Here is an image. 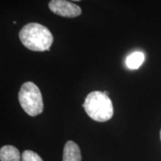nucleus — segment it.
<instances>
[{
	"label": "nucleus",
	"instance_id": "obj_4",
	"mask_svg": "<svg viewBox=\"0 0 161 161\" xmlns=\"http://www.w3.org/2000/svg\"><path fill=\"white\" fill-rule=\"evenodd\" d=\"M49 8L55 14L67 18L77 17L82 12L79 6L66 0H51Z\"/></svg>",
	"mask_w": 161,
	"mask_h": 161
},
{
	"label": "nucleus",
	"instance_id": "obj_8",
	"mask_svg": "<svg viewBox=\"0 0 161 161\" xmlns=\"http://www.w3.org/2000/svg\"><path fill=\"white\" fill-rule=\"evenodd\" d=\"M22 161H43L37 153L33 151L26 150L22 154Z\"/></svg>",
	"mask_w": 161,
	"mask_h": 161
},
{
	"label": "nucleus",
	"instance_id": "obj_9",
	"mask_svg": "<svg viewBox=\"0 0 161 161\" xmlns=\"http://www.w3.org/2000/svg\"><path fill=\"white\" fill-rule=\"evenodd\" d=\"M72 1H74V2H80V1H81V0H72Z\"/></svg>",
	"mask_w": 161,
	"mask_h": 161
},
{
	"label": "nucleus",
	"instance_id": "obj_10",
	"mask_svg": "<svg viewBox=\"0 0 161 161\" xmlns=\"http://www.w3.org/2000/svg\"><path fill=\"white\" fill-rule=\"evenodd\" d=\"M104 92L106 94L107 96H108V91H105V92Z\"/></svg>",
	"mask_w": 161,
	"mask_h": 161
},
{
	"label": "nucleus",
	"instance_id": "obj_7",
	"mask_svg": "<svg viewBox=\"0 0 161 161\" xmlns=\"http://www.w3.org/2000/svg\"><path fill=\"white\" fill-rule=\"evenodd\" d=\"M145 56L142 52H136L128 56L126 60V65L129 69H136L143 63Z\"/></svg>",
	"mask_w": 161,
	"mask_h": 161
},
{
	"label": "nucleus",
	"instance_id": "obj_5",
	"mask_svg": "<svg viewBox=\"0 0 161 161\" xmlns=\"http://www.w3.org/2000/svg\"><path fill=\"white\" fill-rule=\"evenodd\" d=\"M63 161H81L79 146L73 141H68L64 146Z\"/></svg>",
	"mask_w": 161,
	"mask_h": 161
},
{
	"label": "nucleus",
	"instance_id": "obj_6",
	"mask_svg": "<svg viewBox=\"0 0 161 161\" xmlns=\"http://www.w3.org/2000/svg\"><path fill=\"white\" fill-rule=\"evenodd\" d=\"M1 161H21L19 150L13 146H5L0 150Z\"/></svg>",
	"mask_w": 161,
	"mask_h": 161
},
{
	"label": "nucleus",
	"instance_id": "obj_11",
	"mask_svg": "<svg viewBox=\"0 0 161 161\" xmlns=\"http://www.w3.org/2000/svg\"><path fill=\"white\" fill-rule=\"evenodd\" d=\"M160 140H161V130H160Z\"/></svg>",
	"mask_w": 161,
	"mask_h": 161
},
{
	"label": "nucleus",
	"instance_id": "obj_3",
	"mask_svg": "<svg viewBox=\"0 0 161 161\" xmlns=\"http://www.w3.org/2000/svg\"><path fill=\"white\" fill-rule=\"evenodd\" d=\"M18 98L22 108L28 115L36 116L43 110V102L39 87L33 82L27 81L20 87Z\"/></svg>",
	"mask_w": 161,
	"mask_h": 161
},
{
	"label": "nucleus",
	"instance_id": "obj_2",
	"mask_svg": "<svg viewBox=\"0 0 161 161\" xmlns=\"http://www.w3.org/2000/svg\"><path fill=\"white\" fill-rule=\"evenodd\" d=\"M82 106L86 114L96 122H107L114 115L111 100L104 92H91L86 97Z\"/></svg>",
	"mask_w": 161,
	"mask_h": 161
},
{
	"label": "nucleus",
	"instance_id": "obj_1",
	"mask_svg": "<svg viewBox=\"0 0 161 161\" xmlns=\"http://www.w3.org/2000/svg\"><path fill=\"white\" fill-rule=\"evenodd\" d=\"M19 37L25 47L34 52L49 51L53 43V36L49 29L37 23L24 25Z\"/></svg>",
	"mask_w": 161,
	"mask_h": 161
}]
</instances>
